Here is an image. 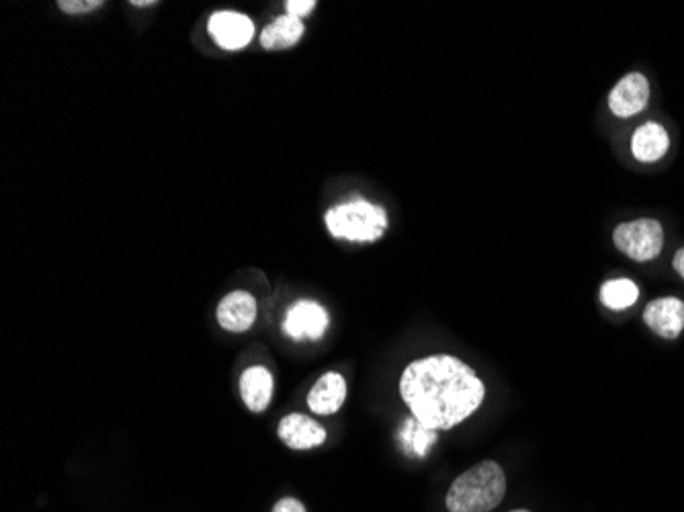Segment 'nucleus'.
Segmentation results:
<instances>
[{
	"instance_id": "1",
	"label": "nucleus",
	"mask_w": 684,
	"mask_h": 512,
	"mask_svg": "<svg viewBox=\"0 0 684 512\" xmlns=\"http://www.w3.org/2000/svg\"><path fill=\"white\" fill-rule=\"evenodd\" d=\"M400 395L423 427L439 432L467 420L481 406L486 388L460 358L430 355L412 361L404 369Z\"/></svg>"
},
{
	"instance_id": "2",
	"label": "nucleus",
	"mask_w": 684,
	"mask_h": 512,
	"mask_svg": "<svg viewBox=\"0 0 684 512\" xmlns=\"http://www.w3.org/2000/svg\"><path fill=\"white\" fill-rule=\"evenodd\" d=\"M506 495V476L497 461H479L463 472L447 492L449 512H490Z\"/></svg>"
},
{
	"instance_id": "3",
	"label": "nucleus",
	"mask_w": 684,
	"mask_h": 512,
	"mask_svg": "<svg viewBox=\"0 0 684 512\" xmlns=\"http://www.w3.org/2000/svg\"><path fill=\"white\" fill-rule=\"evenodd\" d=\"M328 232L337 240L377 242L388 228V211L367 199H353L330 207L325 214Z\"/></svg>"
},
{
	"instance_id": "4",
	"label": "nucleus",
	"mask_w": 684,
	"mask_h": 512,
	"mask_svg": "<svg viewBox=\"0 0 684 512\" xmlns=\"http://www.w3.org/2000/svg\"><path fill=\"white\" fill-rule=\"evenodd\" d=\"M613 244L619 253L635 263H650L662 253L664 228L651 218L619 223L613 232Z\"/></svg>"
},
{
	"instance_id": "5",
	"label": "nucleus",
	"mask_w": 684,
	"mask_h": 512,
	"mask_svg": "<svg viewBox=\"0 0 684 512\" xmlns=\"http://www.w3.org/2000/svg\"><path fill=\"white\" fill-rule=\"evenodd\" d=\"M255 21L240 11H216L207 19V34L223 51H240L255 39Z\"/></svg>"
},
{
	"instance_id": "6",
	"label": "nucleus",
	"mask_w": 684,
	"mask_h": 512,
	"mask_svg": "<svg viewBox=\"0 0 684 512\" xmlns=\"http://www.w3.org/2000/svg\"><path fill=\"white\" fill-rule=\"evenodd\" d=\"M330 326L328 309L314 300H300L288 309L283 320V332L291 341H320Z\"/></svg>"
},
{
	"instance_id": "7",
	"label": "nucleus",
	"mask_w": 684,
	"mask_h": 512,
	"mask_svg": "<svg viewBox=\"0 0 684 512\" xmlns=\"http://www.w3.org/2000/svg\"><path fill=\"white\" fill-rule=\"evenodd\" d=\"M650 93V81L642 72H630L609 93V109L619 120H630L648 107Z\"/></svg>"
},
{
	"instance_id": "8",
	"label": "nucleus",
	"mask_w": 684,
	"mask_h": 512,
	"mask_svg": "<svg viewBox=\"0 0 684 512\" xmlns=\"http://www.w3.org/2000/svg\"><path fill=\"white\" fill-rule=\"evenodd\" d=\"M258 304L257 297L248 291H230L223 295L216 309L218 325L222 326L225 332L242 334L248 332L257 322Z\"/></svg>"
},
{
	"instance_id": "9",
	"label": "nucleus",
	"mask_w": 684,
	"mask_h": 512,
	"mask_svg": "<svg viewBox=\"0 0 684 512\" xmlns=\"http://www.w3.org/2000/svg\"><path fill=\"white\" fill-rule=\"evenodd\" d=\"M277 435L283 443L288 444L290 449L295 451H309V449H316L320 444L326 443V428L316 423L314 418H309L306 414H300V412H293L281 418L279 427H277Z\"/></svg>"
},
{
	"instance_id": "10",
	"label": "nucleus",
	"mask_w": 684,
	"mask_h": 512,
	"mask_svg": "<svg viewBox=\"0 0 684 512\" xmlns=\"http://www.w3.org/2000/svg\"><path fill=\"white\" fill-rule=\"evenodd\" d=\"M644 322L662 339H676L684 330V302L658 297L644 309Z\"/></svg>"
},
{
	"instance_id": "11",
	"label": "nucleus",
	"mask_w": 684,
	"mask_h": 512,
	"mask_svg": "<svg viewBox=\"0 0 684 512\" xmlns=\"http://www.w3.org/2000/svg\"><path fill=\"white\" fill-rule=\"evenodd\" d=\"M240 395L246 409L255 414H262L273 402L274 379L273 374L262 367L253 365L242 371L240 376Z\"/></svg>"
},
{
	"instance_id": "12",
	"label": "nucleus",
	"mask_w": 684,
	"mask_h": 512,
	"mask_svg": "<svg viewBox=\"0 0 684 512\" xmlns=\"http://www.w3.org/2000/svg\"><path fill=\"white\" fill-rule=\"evenodd\" d=\"M670 150L668 130L658 121L642 123L632 134L633 158L642 164H654L662 160Z\"/></svg>"
},
{
	"instance_id": "13",
	"label": "nucleus",
	"mask_w": 684,
	"mask_h": 512,
	"mask_svg": "<svg viewBox=\"0 0 684 512\" xmlns=\"http://www.w3.org/2000/svg\"><path fill=\"white\" fill-rule=\"evenodd\" d=\"M346 400V381L341 374L328 371L320 377L308 393V409L318 416L337 414Z\"/></svg>"
},
{
	"instance_id": "14",
	"label": "nucleus",
	"mask_w": 684,
	"mask_h": 512,
	"mask_svg": "<svg viewBox=\"0 0 684 512\" xmlns=\"http://www.w3.org/2000/svg\"><path fill=\"white\" fill-rule=\"evenodd\" d=\"M306 34V25L302 19L291 17V15H281V17H274L262 32H260V46L265 50L279 51L290 50L295 48L302 37Z\"/></svg>"
},
{
	"instance_id": "15",
	"label": "nucleus",
	"mask_w": 684,
	"mask_h": 512,
	"mask_svg": "<svg viewBox=\"0 0 684 512\" xmlns=\"http://www.w3.org/2000/svg\"><path fill=\"white\" fill-rule=\"evenodd\" d=\"M600 300L609 309H627L639 300V288L633 283L632 279H611L602 285Z\"/></svg>"
},
{
	"instance_id": "16",
	"label": "nucleus",
	"mask_w": 684,
	"mask_h": 512,
	"mask_svg": "<svg viewBox=\"0 0 684 512\" xmlns=\"http://www.w3.org/2000/svg\"><path fill=\"white\" fill-rule=\"evenodd\" d=\"M400 439L404 444V451L416 455V458H425L428 453V449L437 441V430H430V428L423 427L414 416L411 420L404 423L402 432H400Z\"/></svg>"
},
{
	"instance_id": "17",
	"label": "nucleus",
	"mask_w": 684,
	"mask_h": 512,
	"mask_svg": "<svg viewBox=\"0 0 684 512\" xmlns=\"http://www.w3.org/2000/svg\"><path fill=\"white\" fill-rule=\"evenodd\" d=\"M105 7V0H60L58 9L66 15H86Z\"/></svg>"
},
{
	"instance_id": "18",
	"label": "nucleus",
	"mask_w": 684,
	"mask_h": 512,
	"mask_svg": "<svg viewBox=\"0 0 684 512\" xmlns=\"http://www.w3.org/2000/svg\"><path fill=\"white\" fill-rule=\"evenodd\" d=\"M318 7L316 0H288L285 2V11L288 15L295 19L308 17L309 13H314V9Z\"/></svg>"
},
{
	"instance_id": "19",
	"label": "nucleus",
	"mask_w": 684,
	"mask_h": 512,
	"mask_svg": "<svg viewBox=\"0 0 684 512\" xmlns=\"http://www.w3.org/2000/svg\"><path fill=\"white\" fill-rule=\"evenodd\" d=\"M271 512H308L306 507L297 500V498H281L279 502H274Z\"/></svg>"
},
{
	"instance_id": "20",
	"label": "nucleus",
	"mask_w": 684,
	"mask_h": 512,
	"mask_svg": "<svg viewBox=\"0 0 684 512\" xmlns=\"http://www.w3.org/2000/svg\"><path fill=\"white\" fill-rule=\"evenodd\" d=\"M672 267H674V271L681 275L684 279V248H681L676 255H674V260H672Z\"/></svg>"
},
{
	"instance_id": "21",
	"label": "nucleus",
	"mask_w": 684,
	"mask_h": 512,
	"mask_svg": "<svg viewBox=\"0 0 684 512\" xmlns=\"http://www.w3.org/2000/svg\"><path fill=\"white\" fill-rule=\"evenodd\" d=\"M130 4L137 7V9H144V7H156L158 0H130Z\"/></svg>"
},
{
	"instance_id": "22",
	"label": "nucleus",
	"mask_w": 684,
	"mask_h": 512,
	"mask_svg": "<svg viewBox=\"0 0 684 512\" xmlns=\"http://www.w3.org/2000/svg\"><path fill=\"white\" fill-rule=\"evenodd\" d=\"M511 512H529V511H511Z\"/></svg>"
}]
</instances>
